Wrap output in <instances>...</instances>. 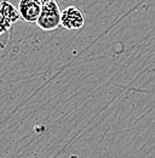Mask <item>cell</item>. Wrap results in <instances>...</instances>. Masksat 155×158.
<instances>
[{"label":"cell","mask_w":155,"mask_h":158,"mask_svg":"<svg viewBox=\"0 0 155 158\" xmlns=\"http://www.w3.org/2000/svg\"><path fill=\"white\" fill-rule=\"evenodd\" d=\"M61 10L58 4L55 1L47 2L41 6L37 24L42 31H54L61 24Z\"/></svg>","instance_id":"6da1fadb"},{"label":"cell","mask_w":155,"mask_h":158,"mask_svg":"<svg viewBox=\"0 0 155 158\" xmlns=\"http://www.w3.org/2000/svg\"><path fill=\"white\" fill-rule=\"evenodd\" d=\"M0 14L9 21L11 24L15 23L18 19H21L19 17L18 10L11 2H9L6 0H4V1L0 2Z\"/></svg>","instance_id":"277c9868"},{"label":"cell","mask_w":155,"mask_h":158,"mask_svg":"<svg viewBox=\"0 0 155 158\" xmlns=\"http://www.w3.org/2000/svg\"><path fill=\"white\" fill-rule=\"evenodd\" d=\"M39 2L41 4V5H45V4H47V2H51V1H55V0H38Z\"/></svg>","instance_id":"8992f818"},{"label":"cell","mask_w":155,"mask_h":158,"mask_svg":"<svg viewBox=\"0 0 155 158\" xmlns=\"http://www.w3.org/2000/svg\"><path fill=\"white\" fill-rule=\"evenodd\" d=\"M41 6L42 5L38 0H19L17 7L19 17L26 22H37L41 11Z\"/></svg>","instance_id":"3957f363"},{"label":"cell","mask_w":155,"mask_h":158,"mask_svg":"<svg viewBox=\"0 0 155 158\" xmlns=\"http://www.w3.org/2000/svg\"><path fill=\"white\" fill-rule=\"evenodd\" d=\"M85 17L82 12L75 7V6H69L66 7L61 12V26L68 31H78L84 27Z\"/></svg>","instance_id":"7a4b0ae2"},{"label":"cell","mask_w":155,"mask_h":158,"mask_svg":"<svg viewBox=\"0 0 155 158\" xmlns=\"http://www.w3.org/2000/svg\"><path fill=\"white\" fill-rule=\"evenodd\" d=\"M9 27H11V23L0 14V34L4 33Z\"/></svg>","instance_id":"5b68a950"}]
</instances>
